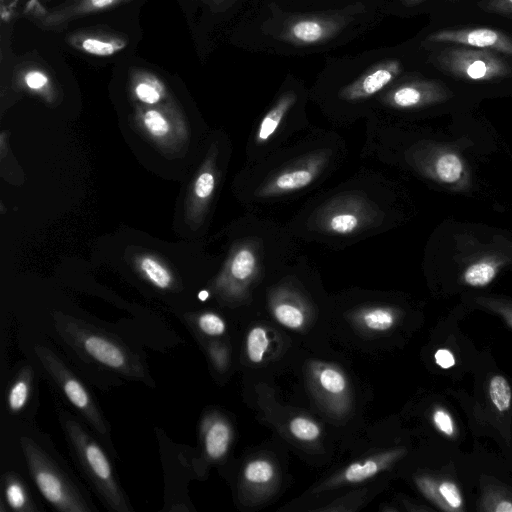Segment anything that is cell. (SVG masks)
<instances>
[{
	"instance_id": "5bb4252c",
	"label": "cell",
	"mask_w": 512,
	"mask_h": 512,
	"mask_svg": "<svg viewBox=\"0 0 512 512\" xmlns=\"http://www.w3.org/2000/svg\"><path fill=\"white\" fill-rule=\"evenodd\" d=\"M132 92L140 102L154 106L166 94L163 82L153 73L146 70H135L131 74Z\"/></svg>"
},
{
	"instance_id": "4dcf8cb0",
	"label": "cell",
	"mask_w": 512,
	"mask_h": 512,
	"mask_svg": "<svg viewBox=\"0 0 512 512\" xmlns=\"http://www.w3.org/2000/svg\"><path fill=\"white\" fill-rule=\"evenodd\" d=\"M196 326L202 333L209 336L222 335L226 330L224 320L211 312L200 314L196 319Z\"/></svg>"
},
{
	"instance_id": "d590c367",
	"label": "cell",
	"mask_w": 512,
	"mask_h": 512,
	"mask_svg": "<svg viewBox=\"0 0 512 512\" xmlns=\"http://www.w3.org/2000/svg\"><path fill=\"white\" fill-rule=\"evenodd\" d=\"M215 186V179L211 172H203L199 175L195 183V194L198 198L205 199L208 198Z\"/></svg>"
},
{
	"instance_id": "f6af8a7d",
	"label": "cell",
	"mask_w": 512,
	"mask_h": 512,
	"mask_svg": "<svg viewBox=\"0 0 512 512\" xmlns=\"http://www.w3.org/2000/svg\"><path fill=\"white\" fill-rule=\"evenodd\" d=\"M444 1H447V2H459L461 0H444Z\"/></svg>"
},
{
	"instance_id": "7bdbcfd3",
	"label": "cell",
	"mask_w": 512,
	"mask_h": 512,
	"mask_svg": "<svg viewBox=\"0 0 512 512\" xmlns=\"http://www.w3.org/2000/svg\"><path fill=\"white\" fill-rule=\"evenodd\" d=\"M209 297V292L207 290H202L198 293V298L201 300V301H205L207 300V298Z\"/></svg>"
},
{
	"instance_id": "3957f363",
	"label": "cell",
	"mask_w": 512,
	"mask_h": 512,
	"mask_svg": "<svg viewBox=\"0 0 512 512\" xmlns=\"http://www.w3.org/2000/svg\"><path fill=\"white\" fill-rule=\"evenodd\" d=\"M20 445L30 475L47 502L62 512L93 510L76 484L34 440L22 436Z\"/></svg>"
},
{
	"instance_id": "30bf717a",
	"label": "cell",
	"mask_w": 512,
	"mask_h": 512,
	"mask_svg": "<svg viewBox=\"0 0 512 512\" xmlns=\"http://www.w3.org/2000/svg\"><path fill=\"white\" fill-rule=\"evenodd\" d=\"M323 158L313 157L275 175L259 191L262 197L289 193L308 186L318 175Z\"/></svg>"
},
{
	"instance_id": "277c9868",
	"label": "cell",
	"mask_w": 512,
	"mask_h": 512,
	"mask_svg": "<svg viewBox=\"0 0 512 512\" xmlns=\"http://www.w3.org/2000/svg\"><path fill=\"white\" fill-rule=\"evenodd\" d=\"M428 60L444 74L463 81L490 82L512 77V62L491 50L446 44L435 49Z\"/></svg>"
},
{
	"instance_id": "44dd1931",
	"label": "cell",
	"mask_w": 512,
	"mask_h": 512,
	"mask_svg": "<svg viewBox=\"0 0 512 512\" xmlns=\"http://www.w3.org/2000/svg\"><path fill=\"white\" fill-rule=\"evenodd\" d=\"M361 222V216L357 212L343 208L327 217L325 227L334 234L348 235L355 232Z\"/></svg>"
},
{
	"instance_id": "9c48e42d",
	"label": "cell",
	"mask_w": 512,
	"mask_h": 512,
	"mask_svg": "<svg viewBox=\"0 0 512 512\" xmlns=\"http://www.w3.org/2000/svg\"><path fill=\"white\" fill-rule=\"evenodd\" d=\"M402 72V64L397 59H386L366 70L355 81L345 86L339 96L347 101H358L378 93Z\"/></svg>"
},
{
	"instance_id": "8d00e7d4",
	"label": "cell",
	"mask_w": 512,
	"mask_h": 512,
	"mask_svg": "<svg viewBox=\"0 0 512 512\" xmlns=\"http://www.w3.org/2000/svg\"><path fill=\"white\" fill-rule=\"evenodd\" d=\"M433 421L435 426L442 433L448 436H452L454 434V423L448 412H446L442 408H438L433 413Z\"/></svg>"
},
{
	"instance_id": "e575fe53",
	"label": "cell",
	"mask_w": 512,
	"mask_h": 512,
	"mask_svg": "<svg viewBox=\"0 0 512 512\" xmlns=\"http://www.w3.org/2000/svg\"><path fill=\"white\" fill-rule=\"evenodd\" d=\"M438 492L450 508L459 509L462 506L461 493L453 482L443 481L438 487Z\"/></svg>"
},
{
	"instance_id": "f546056e",
	"label": "cell",
	"mask_w": 512,
	"mask_h": 512,
	"mask_svg": "<svg viewBox=\"0 0 512 512\" xmlns=\"http://www.w3.org/2000/svg\"><path fill=\"white\" fill-rule=\"evenodd\" d=\"M142 119L145 127L154 136L160 137L169 131V122L164 114L156 108H149L145 110L142 115Z\"/></svg>"
},
{
	"instance_id": "ab89813d",
	"label": "cell",
	"mask_w": 512,
	"mask_h": 512,
	"mask_svg": "<svg viewBox=\"0 0 512 512\" xmlns=\"http://www.w3.org/2000/svg\"><path fill=\"white\" fill-rule=\"evenodd\" d=\"M493 510L497 512H512V502L507 500H501L498 503H496Z\"/></svg>"
},
{
	"instance_id": "60d3db41",
	"label": "cell",
	"mask_w": 512,
	"mask_h": 512,
	"mask_svg": "<svg viewBox=\"0 0 512 512\" xmlns=\"http://www.w3.org/2000/svg\"><path fill=\"white\" fill-rule=\"evenodd\" d=\"M201 1L207 3L211 7H220L230 0H201Z\"/></svg>"
},
{
	"instance_id": "52a82bcc",
	"label": "cell",
	"mask_w": 512,
	"mask_h": 512,
	"mask_svg": "<svg viewBox=\"0 0 512 512\" xmlns=\"http://www.w3.org/2000/svg\"><path fill=\"white\" fill-rule=\"evenodd\" d=\"M345 23L346 21L338 15H299L285 23L280 38L297 46L317 45L335 37Z\"/></svg>"
},
{
	"instance_id": "603a6c76",
	"label": "cell",
	"mask_w": 512,
	"mask_h": 512,
	"mask_svg": "<svg viewBox=\"0 0 512 512\" xmlns=\"http://www.w3.org/2000/svg\"><path fill=\"white\" fill-rule=\"evenodd\" d=\"M489 395L494 406L501 412L509 409L512 391L507 380L500 375L493 376L489 383Z\"/></svg>"
},
{
	"instance_id": "f1b7e54d",
	"label": "cell",
	"mask_w": 512,
	"mask_h": 512,
	"mask_svg": "<svg viewBox=\"0 0 512 512\" xmlns=\"http://www.w3.org/2000/svg\"><path fill=\"white\" fill-rule=\"evenodd\" d=\"M274 315L281 324L292 329L299 328L304 323L302 311L289 303H280L275 306Z\"/></svg>"
},
{
	"instance_id": "7402d4cb",
	"label": "cell",
	"mask_w": 512,
	"mask_h": 512,
	"mask_svg": "<svg viewBox=\"0 0 512 512\" xmlns=\"http://www.w3.org/2000/svg\"><path fill=\"white\" fill-rule=\"evenodd\" d=\"M20 80L27 89L39 93H46L52 85L49 74L37 65L23 67Z\"/></svg>"
},
{
	"instance_id": "d6986e66",
	"label": "cell",
	"mask_w": 512,
	"mask_h": 512,
	"mask_svg": "<svg viewBox=\"0 0 512 512\" xmlns=\"http://www.w3.org/2000/svg\"><path fill=\"white\" fill-rule=\"evenodd\" d=\"M32 381L33 370L29 366L23 367L8 391L7 404L10 411L16 413L25 407L30 397Z\"/></svg>"
},
{
	"instance_id": "e0dca14e",
	"label": "cell",
	"mask_w": 512,
	"mask_h": 512,
	"mask_svg": "<svg viewBox=\"0 0 512 512\" xmlns=\"http://www.w3.org/2000/svg\"><path fill=\"white\" fill-rule=\"evenodd\" d=\"M258 256L251 245L241 246L232 256L229 265L231 277L238 282L252 279L258 270Z\"/></svg>"
},
{
	"instance_id": "7a4b0ae2",
	"label": "cell",
	"mask_w": 512,
	"mask_h": 512,
	"mask_svg": "<svg viewBox=\"0 0 512 512\" xmlns=\"http://www.w3.org/2000/svg\"><path fill=\"white\" fill-rule=\"evenodd\" d=\"M63 427L80 467L95 487L102 501L110 510L117 512L131 511V506L101 446L76 420L65 418Z\"/></svg>"
},
{
	"instance_id": "5b68a950",
	"label": "cell",
	"mask_w": 512,
	"mask_h": 512,
	"mask_svg": "<svg viewBox=\"0 0 512 512\" xmlns=\"http://www.w3.org/2000/svg\"><path fill=\"white\" fill-rule=\"evenodd\" d=\"M34 352L44 369L64 393L70 403L102 436L108 435V425L94 399L80 379L49 347L36 345Z\"/></svg>"
},
{
	"instance_id": "9a60e30c",
	"label": "cell",
	"mask_w": 512,
	"mask_h": 512,
	"mask_svg": "<svg viewBox=\"0 0 512 512\" xmlns=\"http://www.w3.org/2000/svg\"><path fill=\"white\" fill-rule=\"evenodd\" d=\"M297 95L293 91H288L280 96L273 107L262 118L256 133V142L264 143L268 141L281 124L284 116L295 104Z\"/></svg>"
},
{
	"instance_id": "b9f144b4",
	"label": "cell",
	"mask_w": 512,
	"mask_h": 512,
	"mask_svg": "<svg viewBox=\"0 0 512 512\" xmlns=\"http://www.w3.org/2000/svg\"><path fill=\"white\" fill-rule=\"evenodd\" d=\"M427 0H402V3L406 7H414L417 5H420L421 3L425 2Z\"/></svg>"
},
{
	"instance_id": "8fae6325",
	"label": "cell",
	"mask_w": 512,
	"mask_h": 512,
	"mask_svg": "<svg viewBox=\"0 0 512 512\" xmlns=\"http://www.w3.org/2000/svg\"><path fill=\"white\" fill-rule=\"evenodd\" d=\"M67 43L74 49L97 57H109L128 44L126 37L101 29H82L71 33Z\"/></svg>"
},
{
	"instance_id": "d4e9b609",
	"label": "cell",
	"mask_w": 512,
	"mask_h": 512,
	"mask_svg": "<svg viewBox=\"0 0 512 512\" xmlns=\"http://www.w3.org/2000/svg\"><path fill=\"white\" fill-rule=\"evenodd\" d=\"M269 345L266 330L262 327L253 328L247 337V354L254 363H260L263 360L265 351Z\"/></svg>"
},
{
	"instance_id": "8992f818",
	"label": "cell",
	"mask_w": 512,
	"mask_h": 512,
	"mask_svg": "<svg viewBox=\"0 0 512 512\" xmlns=\"http://www.w3.org/2000/svg\"><path fill=\"white\" fill-rule=\"evenodd\" d=\"M425 42L491 50L512 59V37L502 30L491 27L440 29L429 34Z\"/></svg>"
},
{
	"instance_id": "ffe728a7",
	"label": "cell",
	"mask_w": 512,
	"mask_h": 512,
	"mask_svg": "<svg viewBox=\"0 0 512 512\" xmlns=\"http://www.w3.org/2000/svg\"><path fill=\"white\" fill-rule=\"evenodd\" d=\"M499 263L493 259H481L472 263L463 273V281L473 287L488 285L497 275Z\"/></svg>"
},
{
	"instance_id": "2e32d148",
	"label": "cell",
	"mask_w": 512,
	"mask_h": 512,
	"mask_svg": "<svg viewBox=\"0 0 512 512\" xmlns=\"http://www.w3.org/2000/svg\"><path fill=\"white\" fill-rule=\"evenodd\" d=\"M2 488L5 501L11 510L18 512L37 510L26 486L17 475L6 473L2 478Z\"/></svg>"
},
{
	"instance_id": "ac0fdd59",
	"label": "cell",
	"mask_w": 512,
	"mask_h": 512,
	"mask_svg": "<svg viewBox=\"0 0 512 512\" xmlns=\"http://www.w3.org/2000/svg\"><path fill=\"white\" fill-rule=\"evenodd\" d=\"M433 171L440 182L456 184L464 175V162L458 154L446 151L437 156Z\"/></svg>"
},
{
	"instance_id": "7c38bea8",
	"label": "cell",
	"mask_w": 512,
	"mask_h": 512,
	"mask_svg": "<svg viewBox=\"0 0 512 512\" xmlns=\"http://www.w3.org/2000/svg\"><path fill=\"white\" fill-rule=\"evenodd\" d=\"M129 0H79L77 2L56 7L38 18L41 26L57 28L85 15L113 8Z\"/></svg>"
},
{
	"instance_id": "cb8c5ba5",
	"label": "cell",
	"mask_w": 512,
	"mask_h": 512,
	"mask_svg": "<svg viewBox=\"0 0 512 512\" xmlns=\"http://www.w3.org/2000/svg\"><path fill=\"white\" fill-rule=\"evenodd\" d=\"M141 269L147 278L158 288L167 289L171 285L172 277L169 271L150 257H145L141 261Z\"/></svg>"
},
{
	"instance_id": "83f0119b",
	"label": "cell",
	"mask_w": 512,
	"mask_h": 512,
	"mask_svg": "<svg viewBox=\"0 0 512 512\" xmlns=\"http://www.w3.org/2000/svg\"><path fill=\"white\" fill-rule=\"evenodd\" d=\"M244 476L251 483H267L274 476V468L266 460H254L245 467Z\"/></svg>"
},
{
	"instance_id": "4fadbf2b",
	"label": "cell",
	"mask_w": 512,
	"mask_h": 512,
	"mask_svg": "<svg viewBox=\"0 0 512 512\" xmlns=\"http://www.w3.org/2000/svg\"><path fill=\"white\" fill-rule=\"evenodd\" d=\"M201 435L205 455L211 460L222 458L229 447L231 431L220 418H207L202 422Z\"/></svg>"
},
{
	"instance_id": "1f68e13d",
	"label": "cell",
	"mask_w": 512,
	"mask_h": 512,
	"mask_svg": "<svg viewBox=\"0 0 512 512\" xmlns=\"http://www.w3.org/2000/svg\"><path fill=\"white\" fill-rule=\"evenodd\" d=\"M290 431L298 439L312 441L320 434L319 427L303 417H296L290 422Z\"/></svg>"
},
{
	"instance_id": "ba28073f",
	"label": "cell",
	"mask_w": 512,
	"mask_h": 512,
	"mask_svg": "<svg viewBox=\"0 0 512 512\" xmlns=\"http://www.w3.org/2000/svg\"><path fill=\"white\" fill-rule=\"evenodd\" d=\"M452 95V91L441 81L416 79L394 87L384 99L394 108L412 109L444 102Z\"/></svg>"
},
{
	"instance_id": "f35d334b",
	"label": "cell",
	"mask_w": 512,
	"mask_h": 512,
	"mask_svg": "<svg viewBox=\"0 0 512 512\" xmlns=\"http://www.w3.org/2000/svg\"><path fill=\"white\" fill-rule=\"evenodd\" d=\"M210 355H211V358L213 359V361L215 362V364H217L218 366H223L225 360H224V353L223 351L214 346V347H211L210 348Z\"/></svg>"
},
{
	"instance_id": "ee69618b",
	"label": "cell",
	"mask_w": 512,
	"mask_h": 512,
	"mask_svg": "<svg viewBox=\"0 0 512 512\" xmlns=\"http://www.w3.org/2000/svg\"><path fill=\"white\" fill-rule=\"evenodd\" d=\"M507 318L509 319V322L512 325V313H509Z\"/></svg>"
},
{
	"instance_id": "4316f807",
	"label": "cell",
	"mask_w": 512,
	"mask_h": 512,
	"mask_svg": "<svg viewBox=\"0 0 512 512\" xmlns=\"http://www.w3.org/2000/svg\"><path fill=\"white\" fill-rule=\"evenodd\" d=\"M381 468L382 464L379 461L368 459L350 465L344 472V478L348 482H360L374 476Z\"/></svg>"
},
{
	"instance_id": "d6a6232c",
	"label": "cell",
	"mask_w": 512,
	"mask_h": 512,
	"mask_svg": "<svg viewBox=\"0 0 512 512\" xmlns=\"http://www.w3.org/2000/svg\"><path fill=\"white\" fill-rule=\"evenodd\" d=\"M321 386L328 392L339 394L346 388L345 377L336 369L325 368L319 375Z\"/></svg>"
},
{
	"instance_id": "484cf974",
	"label": "cell",
	"mask_w": 512,
	"mask_h": 512,
	"mask_svg": "<svg viewBox=\"0 0 512 512\" xmlns=\"http://www.w3.org/2000/svg\"><path fill=\"white\" fill-rule=\"evenodd\" d=\"M363 323L372 330L384 331L391 328L395 322L394 314L386 308H373L362 315Z\"/></svg>"
},
{
	"instance_id": "836d02e7",
	"label": "cell",
	"mask_w": 512,
	"mask_h": 512,
	"mask_svg": "<svg viewBox=\"0 0 512 512\" xmlns=\"http://www.w3.org/2000/svg\"><path fill=\"white\" fill-rule=\"evenodd\" d=\"M477 6L486 13L512 19V0H480Z\"/></svg>"
},
{
	"instance_id": "6da1fadb",
	"label": "cell",
	"mask_w": 512,
	"mask_h": 512,
	"mask_svg": "<svg viewBox=\"0 0 512 512\" xmlns=\"http://www.w3.org/2000/svg\"><path fill=\"white\" fill-rule=\"evenodd\" d=\"M54 325L60 337L82 357L127 378L147 379V370L140 358L119 338L66 315H56Z\"/></svg>"
},
{
	"instance_id": "74e56055",
	"label": "cell",
	"mask_w": 512,
	"mask_h": 512,
	"mask_svg": "<svg viewBox=\"0 0 512 512\" xmlns=\"http://www.w3.org/2000/svg\"><path fill=\"white\" fill-rule=\"evenodd\" d=\"M435 362L444 369L450 368L455 364L453 354L447 349H439L435 353Z\"/></svg>"
}]
</instances>
